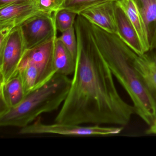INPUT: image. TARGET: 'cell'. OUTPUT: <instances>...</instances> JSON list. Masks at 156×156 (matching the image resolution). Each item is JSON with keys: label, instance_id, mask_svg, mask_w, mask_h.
Here are the masks:
<instances>
[{"label": "cell", "instance_id": "5bb4252c", "mask_svg": "<svg viewBox=\"0 0 156 156\" xmlns=\"http://www.w3.org/2000/svg\"><path fill=\"white\" fill-rule=\"evenodd\" d=\"M53 61L56 74L66 76L73 74L76 59L58 37L55 42Z\"/></svg>", "mask_w": 156, "mask_h": 156}, {"label": "cell", "instance_id": "9c48e42d", "mask_svg": "<svg viewBox=\"0 0 156 156\" xmlns=\"http://www.w3.org/2000/svg\"><path fill=\"white\" fill-rule=\"evenodd\" d=\"M41 12L34 0L7 5L0 8V28L14 29Z\"/></svg>", "mask_w": 156, "mask_h": 156}, {"label": "cell", "instance_id": "7c38bea8", "mask_svg": "<svg viewBox=\"0 0 156 156\" xmlns=\"http://www.w3.org/2000/svg\"><path fill=\"white\" fill-rule=\"evenodd\" d=\"M117 34L138 55L146 53L138 34L124 11L116 4L115 8Z\"/></svg>", "mask_w": 156, "mask_h": 156}, {"label": "cell", "instance_id": "52a82bcc", "mask_svg": "<svg viewBox=\"0 0 156 156\" xmlns=\"http://www.w3.org/2000/svg\"><path fill=\"white\" fill-rule=\"evenodd\" d=\"M56 38L26 50L19 65V66L30 67L37 73L43 84L47 83L56 74L53 58Z\"/></svg>", "mask_w": 156, "mask_h": 156}, {"label": "cell", "instance_id": "5b68a950", "mask_svg": "<svg viewBox=\"0 0 156 156\" xmlns=\"http://www.w3.org/2000/svg\"><path fill=\"white\" fill-rule=\"evenodd\" d=\"M55 14L49 15L41 12L19 26L26 50L57 37Z\"/></svg>", "mask_w": 156, "mask_h": 156}, {"label": "cell", "instance_id": "8992f818", "mask_svg": "<svg viewBox=\"0 0 156 156\" xmlns=\"http://www.w3.org/2000/svg\"><path fill=\"white\" fill-rule=\"evenodd\" d=\"M26 49L20 27L14 28L7 41L0 47V83L17 74Z\"/></svg>", "mask_w": 156, "mask_h": 156}, {"label": "cell", "instance_id": "30bf717a", "mask_svg": "<svg viewBox=\"0 0 156 156\" xmlns=\"http://www.w3.org/2000/svg\"><path fill=\"white\" fill-rule=\"evenodd\" d=\"M134 66L156 102V50L142 55L137 54L134 60Z\"/></svg>", "mask_w": 156, "mask_h": 156}, {"label": "cell", "instance_id": "6da1fadb", "mask_svg": "<svg viewBox=\"0 0 156 156\" xmlns=\"http://www.w3.org/2000/svg\"><path fill=\"white\" fill-rule=\"evenodd\" d=\"M74 26L77 44L75 69L55 121L77 125H128L135 108L118 92L114 76L92 37L88 20L78 14Z\"/></svg>", "mask_w": 156, "mask_h": 156}, {"label": "cell", "instance_id": "ac0fdd59", "mask_svg": "<svg viewBox=\"0 0 156 156\" xmlns=\"http://www.w3.org/2000/svg\"><path fill=\"white\" fill-rule=\"evenodd\" d=\"M40 12L54 15L62 9L65 0H34Z\"/></svg>", "mask_w": 156, "mask_h": 156}, {"label": "cell", "instance_id": "ba28073f", "mask_svg": "<svg viewBox=\"0 0 156 156\" xmlns=\"http://www.w3.org/2000/svg\"><path fill=\"white\" fill-rule=\"evenodd\" d=\"M116 6L115 0H107L89 7L80 14L105 30L117 34Z\"/></svg>", "mask_w": 156, "mask_h": 156}, {"label": "cell", "instance_id": "8fae6325", "mask_svg": "<svg viewBox=\"0 0 156 156\" xmlns=\"http://www.w3.org/2000/svg\"><path fill=\"white\" fill-rule=\"evenodd\" d=\"M26 94L18 73L5 83H0V113L16 107Z\"/></svg>", "mask_w": 156, "mask_h": 156}, {"label": "cell", "instance_id": "d6986e66", "mask_svg": "<svg viewBox=\"0 0 156 156\" xmlns=\"http://www.w3.org/2000/svg\"><path fill=\"white\" fill-rule=\"evenodd\" d=\"M62 34L61 36L58 37V38L69 50L74 58L76 59L77 44L74 26Z\"/></svg>", "mask_w": 156, "mask_h": 156}, {"label": "cell", "instance_id": "ffe728a7", "mask_svg": "<svg viewBox=\"0 0 156 156\" xmlns=\"http://www.w3.org/2000/svg\"><path fill=\"white\" fill-rule=\"evenodd\" d=\"M32 1L33 0H0V8L12 4V3Z\"/></svg>", "mask_w": 156, "mask_h": 156}, {"label": "cell", "instance_id": "3957f363", "mask_svg": "<svg viewBox=\"0 0 156 156\" xmlns=\"http://www.w3.org/2000/svg\"><path fill=\"white\" fill-rule=\"evenodd\" d=\"M71 84L68 76L55 74L47 83L27 94L16 107L0 113V126L22 128L41 114L56 110L65 100Z\"/></svg>", "mask_w": 156, "mask_h": 156}, {"label": "cell", "instance_id": "4fadbf2b", "mask_svg": "<svg viewBox=\"0 0 156 156\" xmlns=\"http://www.w3.org/2000/svg\"><path fill=\"white\" fill-rule=\"evenodd\" d=\"M145 27L150 51L156 50V0H134Z\"/></svg>", "mask_w": 156, "mask_h": 156}, {"label": "cell", "instance_id": "44dd1931", "mask_svg": "<svg viewBox=\"0 0 156 156\" xmlns=\"http://www.w3.org/2000/svg\"><path fill=\"white\" fill-rule=\"evenodd\" d=\"M146 133L148 135H156V120L149 126V128L146 130Z\"/></svg>", "mask_w": 156, "mask_h": 156}, {"label": "cell", "instance_id": "2e32d148", "mask_svg": "<svg viewBox=\"0 0 156 156\" xmlns=\"http://www.w3.org/2000/svg\"><path fill=\"white\" fill-rule=\"evenodd\" d=\"M77 14L73 12L65 9L55 14V23L57 31L62 33L73 27Z\"/></svg>", "mask_w": 156, "mask_h": 156}, {"label": "cell", "instance_id": "e0dca14e", "mask_svg": "<svg viewBox=\"0 0 156 156\" xmlns=\"http://www.w3.org/2000/svg\"><path fill=\"white\" fill-rule=\"evenodd\" d=\"M105 1L107 0H65L62 9L68 10L80 14L86 9Z\"/></svg>", "mask_w": 156, "mask_h": 156}, {"label": "cell", "instance_id": "7a4b0ae2", "mask_svg": "<svg viewBox=\"0 0 156 156\" xmlns=\"http://www.w3.org/2000/svg\"><path fill=\"white\" fill-rule=\"evenodd\" d=\"M89 23L90 32L102 57L113 76L129 96L135 113L147 125L156 120V102L134 66L137 54L116 34Z\"/></svg>", "mask_w": 156, "mask_h": 156}, {"label": "cell", "instance_id": "277c9868", "mask_svg": "<svg viewBox=\"0 0 156 156\" xmlns=\"http://www.w3.org/2000/svg\"><path fill=\"white\" fill-rule=\"evenodd\" d=\"M123 129L122 126H100L95 125L92 126H82L80 125L56 123L45 124L40 119L32 124L22 128L19 133L22 135L33 134H58L69 136H110L119 134Z\"/></svg>", "mask_w": 156, "mask_h": 156}, {"label": "cell", "instance_id": "9a60e30c", "mask_svg": "<svg viewBox=\"0 0 156 156\" xmlns=\"http://www.w3.org/2000/svg\"><path fill=\"white\" fill-rule=\"evenodd\" d=\"M116 3L123 11L134 25L146 53L150 51L145 27L134 0H115Z\"/></svg>", "mask_w": 156, "mask_h": 156}]
</instances>
